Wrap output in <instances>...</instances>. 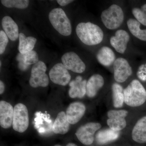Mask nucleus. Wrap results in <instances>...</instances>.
I'll use <instances>...</instances> for the list:
<instances>
[{
	"mask_svg": "<svg viewBox=\"0 0 146 146\" xmlns=\"http://www.w3.org/2000/svg\"><path fill=\"white\" fill-rule=\"evenodd\" d=\"M76 31L81 42L88 46L98 44L103 39L104 33L102 29L91 22L78 24Z\"/></svg>",
	"mask_w": 146,
	"mask_h": 146,
	"instance_id": "f257e3e1",
	"label": "nucleus"
},
{
	"mask_svg": "<svg viewBox=\"0 0 146 146\" xmlns=\"http://www.w3.org/2000/svg\"><path fill=\"white\" fill-rule=\"evenodd\" d=\"M124 102L129 106L137 107L146 101V91L141 82L134 80L123 90Z\"/></svg>",
	"mask_w": 146,
	"mask_h": 146,
	"instance_id": "f03ea898",
	"label": "nucleus"
},
{
	"mask_svg": "<svg viewBox=\"0 0 146 146\" xmlns=\"http://www.w3.org/2000/svg\"><path fill=\"white\" fill-rule=\"evenodd\" d=\"M49 19L54 28L60 34L65 36L70 35L72 32L70 21L62 9H53L49 14Z\"/></svg>",
	"mask_w": 146,
	"mask_h": 146,
	"instance_id": "7ed1b4c3",
	"label": "nucleus"
},
{
	"mask_svg": "<svg viewBox=\"0 0 146 146\" xmlns=\"http://www.w3.org/2000/svg\"><path fill=\"white\" fill-rule=\"evenodd\" d=\"M101 18L106 27L114 30L117 29L123 23L124 15L119 6L114 4L102 12Z\"/></svg>",
	"mask_w": 146,
	"mask_h": 146,
	"instance_id": "20e7f679",
	"label": "nucleus"
},
{
	"mask_svg": "<svg viewBox=\"0 0 146 146\" xmlns=\"http://www.w3.org/2000/svg\"><path fill=\"white\" fill-rule=\"evenodd\" d=\"M47 68L42 61L34 64L32 68L31 75L29 80L30 86L33 88L46 87L49 84V78L46 74Z\"/></svg>",
	"mask_w": 146,
	"mask_h": 146,
	"instance_id": "39448f33",
	"label": "nucleus"
},
{
	"mask_svg": "<svg viewBox=\"0 0 146 146\" xmlns=\"http://www.w3.org/2000/svg\"><path fill=\"white\" fill-rule=\"evenodd\" d=\"M29 125L28 111L25 105L18 104L14 106L12 127L13 129L23 133L27 129Z\"/></svg>",
	"mask_w": 146,
	"mask_h": 146,
	"instance_id": "423d86ee",
	"label": "nucleus"
},
{
	"mask_svg": "<svg viewBox=\"0 0 146 146\" xmlns=\"http://www.w3.org/2000/svg\"><path fill=\"white\" fill-rule=\"evenodd\" d=\"M101 126L98 123H87L79 128L76 132V136L82 143L87 145H91L94 141L95 132Z\"/></svg>",
	"mask_w": 146,
	"mask_h": 146,
	"instance_id": "0eeeda50",
	"label": "nucleus"
},
{
	"mask_svg": "<svg viewBox=\"0 0 146 146\" xmlns=\"http://www.w3.org/2000/svg\"><path fill=\"white\" fill-rule=\"evenodd\" d=\"M114 78L117 82H124L132 74V68L125 58H119L113 64Z\"/></svg>",
	"mask_w": 146,
	"mask_h": 146,
	"instance_id": "6e6552de",
	"label": "nucleus"
},
{
	"mask_svg": "<svg viewBox=\"0 0 146 146\" xmlns=\"http://www.w3.org/2000/svg\"><path fill=\"white\" fill-rule=\"evenodd\" d=\"M63 65L67 70L74 72L82 73L85 71L86 65L78 55L73 52L66 53L61 57Z\"/></svg>",
	"mask_w": 146,
	"mask_h": 146,
	"instance_id": "1a4fd4ad",
	"label": "nucleus"
},
{
	"mask_svg": "<svg viewBox=\"0 0 146 146\" xmlns=\"http://www.w3.org/2000/svg\"><path fill=\"white\" fill-rule=\"evenodd\" d=\"M49 74L51 80L58 85L66 86L71 80L70 73L62 63L55 64L50 70Z\"/></svg>",
	"mask_w": 146,
	"mask_h": 146,
	"instance_id": "9d476101",
	"label": "nucleus"
},
{
	"mask_svg": "<svg viewBox=\"0 0 146 146\" xmlns=\"http://www.w3.org/2000/svg\"><path fill=\"white\" fill-rule=\"evenodd\" d=\"M128 112L125 110H111L108 112L107 124L112 130L119 131L126 126L125 117Z\"/></svg>",
	"mask_w": 146,
	"mask_h": 146,
	"instance_id": "9b49d317",
	"label": "nucleus"
},
{
	"mask_svg": "<svg viewBox=\"0 0 146 146\" xmlns=\"http://www.w3.org/2000/svg\"><path fill=\"white\" fill-rule=\"evenodd\" d=\"M86 110L84 105L80 102L72 103L66 110V117L68 122L75 124L83 117Z\"/></svg>",
	"mask_w": 146,
	"mask_h": 146,
	"instance_id": "f8f14e48",
	"label": "nucleus"
},
{
	"mask_svg": "<svg viewBox=\"0 0 146 146\" xmlns=\"http://www.w3.org/2000/svg\"><path fill=\"white\" fill-rule=\"evenodd\" d=\"M129 39L130 36L127 32L124 30H119L116 32L114 36L110 38V43L116 51L123 54L126 50Z\"/></svg>",
	"mask_w": 146,
	"mask_h": 146,
	"instance_id": "ddd939ff",
	"label": "nucleus"
},
{
	"mask_svg": "<svg viewBox=\"0 0 146 146\" xmlns=\"http://www.w3.org/2000/svg\"><path fill=\"white\" fill-rule=\"evenodd\" d=\"M14 108L7 102H0V125L4 129L9 128L12 125Z\"/></svg>",
	"mask_w": 146,
	"mask_h": 146,
	"instance_id": "4468645a",
	"label": "nucleus"
},
{
	"mask_svg": "<svg viewBox=\"0 0 146 146\" xmlns=\"http://www.w3.org/2000/svg\"><path fill=\"white\" fill-rule=\"evenodd\" d=\"M86 80H83L80 76H78L75 80L70 82V89L69 91L70 97L72 98L84 97L86 94Z\"/></svg>",
	"mask_w": 146,
	"mask_h": 146,
	"instance_id": "2eb2a0df",
	"label": "nucleus"
},
{
	"mask_svg": "<svg viewBox=\"0 0 146 146\" xmlns=\"http://www.w3.org/2000/svg\"><path fill=\"white\" fill-rule=\"evenodd\" d=\"M18 62V67L22 70H26L29 66L35 64L39 61V56L36 51L32 50L26 53H19L16 56Z\"/></svg>",
	"mask_w": 146,
	"mask_h": 146,
	"instance_id": "dca6fc26",
	"label": "nucleus"
},
{
	"mask_svg": "<svg viewBox=\"0 0 146 146\" xmlns=\"http://www.w3.org/2000/svg\"><path fill=\"white\" fill-rule=\"evenodd\" d=\"M103 78L100 74H94L91 76L87 82L86 94L89 98H93L96 95L98 91L104 84Z\"/></svg>",
	"mask_w": 146,
	"mask_h": 146,
	"instance_id": "f3484780",
	"label": "nucleus"
},
{
	"mask_svg": "<svg viewBox=\"0 0 146 146\" xmlns=\"http://www.w3.org/2000/svg\"><path fill=\"white\" fill-rule=\"evenodd\" d=\"M2 26L9 38L11 41H15L19 37L18 26L11 17L5 16L2 20Z\"/></svg>",
	"mask_w": 146,
	"mask_h": 146,
	"instance_id": "a211bd4d",
	"label": "nucleus"
},
{
	"mask_svg": "<svg viewBox=\"0 0 146 146\" xmlns=\"http://www.w3.org/2000/svg\"><path fill=\"white\" fill-rule=\"evenodd\" d=\"M132 138L139 143H146V116L136 123L132 130Z\"/></svg>",
	"mask_w": 146,
	"mask_h": 146,
	"instance_id": "6ab92c4d",
	"label": "nucleus"
},
{
	"mask_svg": "<svg viewBox=\"0 0 146 146\" xmlns=\"http://www.w3.org/2000/svg\"><path fill=\"white\" fill-rule=\"evenodd\" d=\"M97 60L101 64L108 67L114 64L116 56L115 53L109 47L103 46L101 48L97 53Z\"/></svg>",
	"mask_w": 146,
	"mask_h": 146,
	"instance_id": "aec40b11",
	"label": "nucleus"
},
{
	"mask_svg": "<svg viewBox=\"0 0 146 146\" xmlns=\"http://www.w3.org/2000/svg\"><path fill=\"white\" fill-rule=\"evenodd\" d=\"M70 129V123L68 122L66 114L63 111L58 113L53 125V131L56 134H64Z\"/></svg>",
	"mask_w": 146,
	"mask_h": 146,
	"instance_id": "412c9836",
	"label": "nucleus"
},
{
	"mask_svg": "<svg viewBox=\"0 0 146 146\" xmlns=\"http://www.w3.org/2000/svg\"><path fill=\"white\" fill-rule=\"evenodd\" d=\"M19 44L18 50L21 54L26 53L31 51L34 48L36 39L33 36L27 37L23 33H19Z\"/></svg>",
	"mask_w": 146,
	"mask_h": 146,
	"instance_id": "4be33fe9",
	"label": "nucleus"
},
{
	"mask_svg": "<svg viewBox=\"0 0 146 146\" xmlns=\"http://www.w3.org/2000/svg\"><path fill=\"white\" fill-rule=\"evenodd\" d=\"M119 131H115L111 129L100 131L96 136L98 143L102 145L116 140L119 137Z\"/></svg>",
	"mask_w": 146,
	"mask_h": 146,
	"instance_id": "5701e85b",
	"label": "nucleus"
},
{
	"mask_svg": "<svg viewBox=\"0 0 146 146\" xmlns=\"http://www.w3.org/2000/svg\"><path fill=\"white\" fill-rule=\"evenodd\" d=\"M127 25L129 31L133 36L142 41H146V29L141 30V23L135 19L130 18L128 20Z\"/></svg>",
	"mask_w": 146,
	"mask_h": 146,
	"instance_id": "b1692460",
	"label": "nucleus"
},
{
	"mask_svg": "<svg viewBox=\"0 0 146 146\" xmlns=\"http://www.w3.org/2000/svg\"><path fill=\"white\" fill-rule=\"evenodd\" d=\"M112 91L114 107L117 108L121 107L124 102V96L122 87L119 84H114L112 86Z\"/></svg>",
	"mask_w": 146,
	"mask_h": 146,
	"instance_id": "393cba45",
	"label": "nucleus"
},
{
	"mask_svg": "<svg viewBox=\"0 0 146 146\" xmlns=\"http://www.w3.org/2000/svg\"><path fill=\"white\" fill-rule=\"evenodd\" d=\"M1 3L7 8H16L25 9L29 6L28 0H2Z\"/></svg>",
	"mask_w": 146,
	"mask_h": 146,
	"instance_id": "a878e982",
	"label": "nucleus"
},
{
	"mask_svg": "<svg viewBox=\"0 0 146 146\" xmlns=\"http://www.w3.org/2000/svg\"><path fill=\"white\" fill-rule=\"evenodd\" d=\"M132 12L138 22L142 25L146 26V4L142 5L141 8H133Z\"/></svg>",
	"mask_w": 146,
	"mask_h": 146,
	"instance_id": "bb28decb",
	"label": "nucleus"
},
{
	"mask_svg": "<svg viewBox=\"0 0 146 146\" xmlns=\"http://www.w3.org/2000/svg\"><path fill=\"white\" fill-rule=\"evenodd\" d=\"M8 36L4 31H0V54H2L5 51L6 48L9 42Z\"/></svg>",
	"mask_w": 146,
	"mask_h": 146,
	"instance_id": "cd10ccee",
	"label": "nucleus"
},
{
	"mask_svg": "<svg viewBox=\"0 0 146 146\" xmlns=\"http://www.w3.org/2000/svg\"><path fill=\"white\" fill-rule=\"evenodd\" d=\"M74 2V1L71 0H57V2L59 5L61 6H65L68 5L69 4Z\"/></svg>",
	"mask_w": 146,
	"mask_h": 146,
	"instance_id": "c85d7f7f",
	"label": "nucleus"
},
{
	"mask_svg": "<svg viewBox=\"0 0 146 146\" xmlns=\"http://www.w3.org/2000/svg\"><path fill=\"white\" fill-rule=\"evenodd\" d=\"M5 91L4 84L1 80L0 81V94L1 95L4 93Z\"/></svg>",
	"mask_w": 146,
	"mask_h": 146,
	"instance_id": "c756f323",
	"label": "nucleus"
},
{
	"mask_svg": "<svg viewBox=\"0 0 146 146\" xmlns=\"http://www.w3.org/2000/svg\"><path fill=\"white\" fill-rule=\"evenodd\" d=\"M54 146H62L61 145H55ZM66 146H77L76 145H75V144L72 143H69L68 144H67L66 145Z\"/></svg>",
	"mask_w": 146,
	"mask_h": 146,
	"instance_id": "7c9ffc66",
	"label": "nucleus"
},
{
	"mask_svg": "<svg viewBox=\"0 0 146 146\" xmlns=\"http://www.w3.org/2000/svg\"><path fill=\"white\" fill-rule=\"evenodd\" d=\"M0 65H1V63H0Z\"/></svg>",
	"mask_w": 146,
	"mask_h": 146,
	"instance_id": "2f4dec72",
	"label": "nucleus"
}]
</instances>
